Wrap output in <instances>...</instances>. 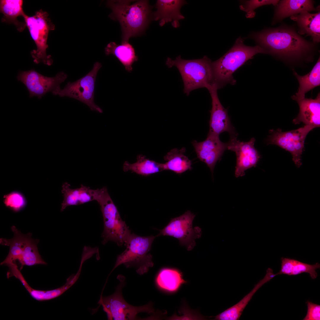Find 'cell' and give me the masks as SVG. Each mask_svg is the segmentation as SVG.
I'll list each match as a JSON object with an SVG mask.
<instances>
[{
  "label": "cell",
  "instance_id": "4fadbf2b",
  "mask_svg": "<svg viewBox=\"0 0 320 320\" xmlns=\"http://www.w3.org/2000/svg\"><path fill=\"white\" fill-rule=\"evenodd\" d=\"M314 129L305 125L295 130L283 132L280 129L271 130L267 140L268 144L275 145L289 152L292 160L298 167L301 165V155L305 139L308 133Z\"/></svg>",
  "mask_w": 320,
  "mask_h": 320
},
{
  "label": "cell",
  "instance_id": "6da1fadb",
  "mask_svg": "<svg viewBox=\"0 0 320 320\" xmlns=\"http://www.w3.org/2000/svg\"><path fill=\"white\" fill-rule=\"evenodd\" d=\"M249 37L264 49L267 54L284 59L298 60L314 49L313 42L305 40L292 28L282 26L252 33Z\"/></svg>",
  "mask_w": 320,
  "mask_h": 320
},
{
  "label": "cell",
  "instance_id": "4316f807",
  "mask_svg": "<svg viewBox=\"0 0 320 320\" xmlns=\"http://www.w3.org/2000/svg\"><path fill=\"white\" fill-rule=\"evenodd\" d=\"M281 268L277 273L278 275H296L306 273H308L311 279H313L318 276L316 270L320 268V264L318 263L311 265L295 259L283 257L281 258Z\"/></svg>",
  "mask_w": 320,
  "mask_h": 320
},
{
  "label": "cell",
  "instance_id": "7c38bea8",
  "mask_svg": "<svg viewBox=\"0 0 320 320\" xmlns=\"http://www.w3.org/2000/svg\"><path fill=\"white\" fill-rule=\"evenodd\" d=\"M67 76L66 74L61 71L54 77H48L32 69L26 71H19L17 78L26 87L30 97L36 96L41 99L49 92L57 95L61 89L60 84L66 79Z\"/></svg>",
  "mask_w": 320,
  "mask_h": 320
},
{
  "label": "cell",
  "instance_id": "4dcf8cb0",
  "mask_svg": "<svg viewBox=\"0 0 320 320\" xmlns=\"http://www.w3.org/2000/svg\"><path fill=\"white\" fill-rule=\"evenodd\" d=\"M3 202L5 206L15 212H19L25 207L27 202L23 193L14 191L4 195Z\"/></svg>",
  "mask_w": 320,
  "mask_h": 320
},
{
  "label": "cell",
  "instance_id": "cb8c5ba5",
  "mask_svg": "<svg viewBox=\"0 0 320 320\" xmlns=\"http://www.w3.org/2000/svg\"><path fill=\"white\" fill-rule=\"evenodd\" d=\"M22 0H1L0 11L3 15L2 22L7 24H13L20 32L23 31L26 26L25 22L19 21L18 17L24 18L26 15L23 9Z\"/></svg>",
  "mask_w": 320,
  "mask_h": 320
},
{
  "label": "cell",
  "instance_id": "d6a6232c",
  "mask_svg": "<svg viewBox=\"0 0 320 320\" xmlns=\"http://www.w3.org/2000/svg\"><path fill=\"white\" fill-rule=\"evenodd\" d=\"M306 303L307 311L303 320H320V305L308 301Z\"/></svg>",
  "mask_w": 320,
  "mask_h": 320
},
{
  "label": "cell",
  "instance_id": "3957f363",
  "mask_svg": "<svg viewBox=\"0 0 320 320\" xmlns=\"http://www.w3.org/2000/svg\"><path fill=\"white\" fill-rule=\"evenodd\" d=\"M241 37L236 39L232 47L223 56L212 62L214 82L218 89L226 84L236 82L233 74L240 67L258 53L267 54L263 48L257 45L247 46Z\"/></svg>",
  "mask_w": 320,
  "mask_h": 320
},
{
  "label": "cell",
  "instance_id": "5b68a950",
  "mask_svg": "<svg viewBox=\"0 0 320 320\" xmlns=\"http://www.w3.org/2000/svg\"><path fill=\"white\" fill-rule=\"evenodd\" d=\"M95 200L100 205L103 217V244L112 241L119 246H126L131 233L121 219L106 187L95 190Z\"/></svg>",
  "mask_w": 320,
  "mask_h": 320
},
{
  "label": "cell",
  "instance_id": "ac0fdd59",
  "mask_svg": "<svg viewBox=\"0 0 320 320\" xmlns=\"http://www.w3.org/2000/svg\"><path fill=\"white\" fill-rule=\"evenodd\" d=\"M186 3L183 0H157L156 5L157 10L154 13L153 19L159 20L161 26L171 22L173 27L178 28L180 25L179 20L185 18L180 13V8Z\"/></svg>",
  "mask_w": 320,
  "mask_h": 320
},
{
  "label": "cell",
  "instance_id": "f1b7e54d",
  "mask_svg": "<svg viewBox=\"0 0 320 320\" xmlns=\"http://www.w3.org/2000/svg\"><path fill=\"white\" fill-rule=\"evenodd\" d=\"M137 159L136 162L132 164L125 161L123 165V171H131L139 175L148 176L164 170V163L150 160L142 155H138Z\"/></svg>",
  "mask_w": 320,
  "mask_h": 320
},
{
  "label": "cell",
  "instance_id": "484cf974",
  "mask_svg": "<svg viewBox=\"0 0 320 320\" xmlns=\"http://www.w3.org/2000/svg\"><path fill=\"white\" fill-rule=\"evenodd\" d=\"M105 52L107 55L112 54L115 56L129 72L132 71L133 64L138 60L134 48L128 42L119 44L110 42L105 48Z\"/></svg>",
  "mask_w": 320,
  "mask_h": 320
},
{
  "label": "cell",
  "instance_id": "9c48e42d",
  "mask_svg": "<svg viewBox=\"0 0 320 320\" xmlns=\"http://www.w3.org/2000/svg\"><path fill=\"white\" fill-rule=\"evenodd\" d=\"M118 278L120 283L116 288L115 292L107 297L101 295L97 303L102 306L108 320H135L137 314L139 313H151L154 312V310L151 303L141 306H135L126 302L122 294V289L125 284V278L121 275L119 276Z\"/></svg>",
  "mask_w": 320,
  "mask_h": 320
},
{
  "label": "cell",
  "instance_id": "8992f818",
  "mask_svg": "<svg viewBox=\"0 0 320 320\" xmlns=\"http://www.w3.org/2000/svg\"><path fill=\"white\" fill-rule=\"evenodd\" d=\"M156 236H142L131 233L126 245V249L118 255L114 267L109 275L121 264L126 268L134 267L136 272L142 275L153 266L152 256L149 253Z\"/></svg>",
  "mask_w": 320,
  "mask_h": 320
},
{
  "label": "cell",
  "instance_id": "5bb4252c",
  "mask_svg": "<svg viewBox=\"0 0 320 320\" xmlns=\"http://www.w3.org/2000/svg\"><path fill=\"white\" fill-rule=\"evenodd\" d=\"M237 137H231L227 149L234 152L236 156V164L235 175L236 177H242L245 171L255 167L259 161L260 156L254 146L255 140L252 138L248 142L241 141Z\"/></svg>",
  "mask_w": 320,
  "mask_h": 320
},
{
  "label": "cell",
  "instance_id": "ba28073f",
  "mask_svg": "<svg viewBox=\"0 0 320 320\" xmlns=\"http://www.w3.org/2000/svg\"><path fill=\"white\" fill-rule=\"evenodd\" d=\"M49 16L47 12L41 9L36 11L33 16L26 15L23 18L36 47V49H33L31 52L33 62L36 64L41 62L50 65L53 61L51 56L47 55V42L49 31L54 30L55 27Z\"/></svg>",
  "mask_w": 320,
  "mask_h": 320
},
{
  "label": "cell",
  "instance_id": "e0dca14e",
  "mask_svg": "<svg viewBox=\"0 0 320 320\" xmlns=\"http://www.w3.org/2000/svg\"><path fill=\"white\" fill-rule=\"evenodd\" d=\"M9 270L7 275L8 278L15 276L18 279L33 299L39 301L49 300L59 296L69 289L76 282L75 279L70 276L67 279L65 284L61 287L51 290H42L34 289L27 283L17 265L12 264L9 266Z\"/></svg>",
  "mask_w": 320,
  "mask_h": 320
},
{
  "label": "cell",
  "instance_id": "52a82bcc",
  "mask_svg": "<svg viewBox=\"0 0 320 320\" xmlns=\"http://www.w3.org/2000/svg\"><path fill=\"white\" fill-rule=\"evenodd\" d=\"M11 229L14 233L13 238L10 239H0L1 244L9 247V253L1 264L5 265L18 261L20 265V270L24 265H47L38 251L39 240L32 239L31 233H22L14 226H12Z\"/></svg>",
  "mask_w": 320,
  "mask_h": 320
},
{
  "label": "cell",
  "instance_id": "7a4b0ae2",
  "mask_svg": "<svg viewBox=\"0 0 320 320\" xmlns=\"http://www.w3.org/2000/svg\"><path fill=\"white\" fill-rule=\"evenodd\" d=\"M107 5L112 10V20L120 23L122 31V43L140 34L149 23L151 8L147 0H109Z\"/></svg>",
  "mask_w": 320,
  "mask_h": 320
},
{
  "label": "cell",
  "instance_id": "d4e9b609",
  "mask_svg": "<svg viewBox=\"0 0 320 320\" xmlns=\"http://www.w3.org/2000/svg\"><path fill=\"white\" fill-rule=\"evenodd\" d=\"M293 73L299 84L297 92L292 96V99L296 101L305 98L306 93L320 85V57L311 70L307 74L301 76L295 71Z\"/></svg>",
  "mask_w": 320,
  "mask_h": 320
},
{
  "label": "cell",
  "instance_id": "8fae6325",
  "mask_svg": "<svg viewBox=\"0 0 320 320\" xmlns=\"http://www.w3.org/2000/svg\"><path fill=\"white\" fill-rule=\"evenodd\" d=\"M195 215L188 210L180 216L172 218L161 230L156 237L161 236L173 237L178 239L180 245L184 246L188 251L192 250L196 245L195 240L200 238L202 234L199 226L193 227V222Z\"/></svg>",
  "mask_w": 320,
  "mask_h": 320
},
{
  "label": "cell",
  "instance_id": "277c9868",
  "mask_svg": "<svg viewBox=\"0 0 320 320\" xmlns=\"http://www.w3.org/2000/svg\"><path fill=\"white\" fill-rule=\"evenodd\" d=\"M212 63L206 56L200 59L186 60L180 55L175 60L168 57L166 65L169 68L175 66L177 68L183 81L184 92L188 95L195 89L205 88L208 90L215 85Z\"/></svg>",
  "mask_w": 320,
  "mask_h": 320
},
{
  "label": "cell",
  "instance_id": "9a60e30c",
  "mask_svg": "<svg viewBox=\"0 0 320 320\" xmlns=\"http://www.w3.org/2000/svg\"><path fill=\"white\" fill-rule=\"evenodd\" d=\"M218 89L215 85L208 89L211 96L212 105L208 133L219 136L221 133L227 132L230 137H237V134L231 123L227 111L219 99Z\"/></svg>",
  "mask_w": 320,
  "mask_h": 320
},
{
  "label": "cell",
  "instance_id": "7402d4cb",
  "mask_svg": "<svg viewBox=\"0 0 320 320\" xmlns=\"http://www.w3.org/2000/svg\"><path fill=\"white\" fill-rule=\"evenodd\" d=\"M290 19L297 23L299 34L310 36L314 44L320 42V9L315 13L304 11L291 16Z\"/></svg>",
  "mask_w": 320,
  "mask_h": 320
},
{
  "label": "cell",
  "instance_id": "44dd1931",
  "mask_svg": "<svg viewBox=\"0 0 320 320\" xmlns=\"http://www.w3.org/2000/svg\"><path fill=\"white\" fill-rule=\"evenodd\" d=\"M314 1L310 0H283L276 5L272 23L275 24L289 16L304 12L318 10Z\"/></svg>",
  "mask_w": 320,
  "mask_h": 320
},
{
  "label": "cell",
  "instance_id": "ffe728a7",
  "mask_svg": "<svg viewBox=\"0 0 320 320\" xmlns=\"http://www.w3.org/2000/svg\"><path fill=\"white\" fill-rule=\"evenodd\" d=\"M277 275V273L275 274L273 273L272 269L270 268H268L264 277L255 285L249 293L244 296L236 304L214 316V319L217 320H239L244 309L255 292L263 285L269 281Z\"/></svg>",
  "mask_w": 320,
  "mask_h": 320
},
{
  "label": "cell",
  "instance_id": "30bf717a",
  "mask_svg": "<svg viewBox=\"0 0 320 320\" xmlns=\"http://www.w3.org/2000/svg\"><path fill=\"white\" fill-rule=\"evenodd\" d=\"M101 66L100 63L96 62L87 74L74 82H68L57 95L75 99L85 104L91 110L102 113V110L94 101L95 81Z\"/></svg>",
  "mask_w": 320,
  "mask_h": 320
},
{
  "label": "cell",
  "instance_id": "d6986e66",
  "mask_svg": "<svg viewBox=\"0 0 320 320\" xmlns=\"http://www.w3.org/2000/svg\"><path fill=\"white\" fill-rule=\"evenodd\" d=\"M299 107V112L293 120L298 124L302 122L305 125L319 127L320 125V94L314 99L305 97L296 101Z\"/></svg>",
  "mask_w": 320,
  "mask_h": 320
},
{
  "label": "cell",
  "instance_id": "83f0119b",
  "mask_svg": "<svg viewBox=\"0 0 320 320\" xmlns=\"http://www.w3.org/2000/svg\"><path fill=\"white\" fill-rule=\"evenodd\" d=\"M185 149L175 148L171 150L164 157L166 162L164 164V170L172 171L177 174H181L191 168L192 162L185 155Z\"/></svg>",
  "mask_w": 320,
  "mask_h": 320
},
{
  "label": "cell",
  "instance_id": "1f68e13d",
  "mask_svg": "<svg viewBox=\"0 0 320 320\" xmlns=\"http://www.w3.org/2000/svg\"><path fill=\"white\" fill-rule=\"evenodd\" d=\"M279 0H247L241 1L240 9L246 12V17L247 18L254 17L255 12L254 10L256 8L266 5L272 4L274 6L277 5Z\"/></svg>",
  "mask_w": 320,
  "mask_h": 320
},
{
  "label": "cell",
  "instance_id": "603a6c76",
  "mask_svg": "<svg viewBox=\"0 0 320 320\" xmlns=\"http://www.w3.org/2000/svg\"><path fill=\"white\" fill-rule=\"evenodd\" d=\"M67 182L63 183L62 193L63 199L61 204V211L68 207L77 205L95 200V190L81 185L80 188L73 189Z\"/></svg>",
  "mask_w": 320,
  "mask_h": 320
},
{
  "label": "cell",
  "instance_id": "2e32d148",
  "mask_svg": "<svg viewBox=\"0 0 320 320\" xmlns=\"http://www.w3.org/2000/svg\"><path fill=\"white\" fill-rule=\"evenodd\" d=\"M198 158L206 164L213 174L215 165L227 149L228 143L222 142L219 136L208 133L204 141L192 142Z\"/></svg>",
  "mask_w": 320,
  "mask_h": 320
},
{
  "label": "cell",
  "instance_id": "f546056e",
  "mask_svg": "<svg viewBox=\"0 0 320 320\" xmlns=\"http://www.w3.org/2000/svg\"><path fill=\"white\" fill-rule=\"evenodd\" d=\"M156 282L161 289L169 292H174L186 282L177 270L166 268L162 269L159 272L156 278Z\"/></svg>",
  "mask_w": 320,
  "mask_h": 320
}]
</instances>
